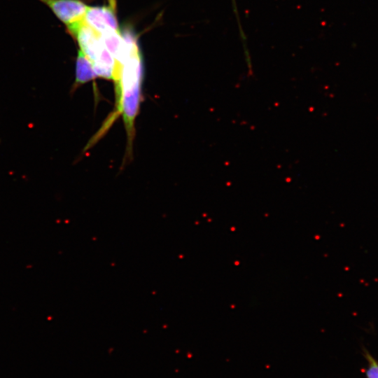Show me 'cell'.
Instances as JSON below:
<instances>
[{
    "instance_id": "6da1fadb",
    "label": "cell",
    "mask_w": 378,
    "mask_h": 378,
    "mask_svg": "<svg viewBox=\"0 0 378 378\" xmlns=\"http://www.w3.org/2000/svg\"><path fill=\"white\" fill-rule=\"evenodd\" d=\"M67 28L79 50L90 59L97 77L113 80L115 61L104 44L101 35L84 19Z\"/></svg>"
},
{
    "instance_id": "7a4b0ae2",
    "label": "cell",
    "mask_w": 378,
    "mask_h": 378,
    "mask_svg": "<svg viewBox=\"0 0 378 378\" xmlns=\"http://www.w3.org/2000/svg\"><path fill=\"white\" fill-rule=\"evenodd\" d=\"M69 27L84 19L88 6L80 0H38Z\"/></svg>"
},
{
    "instance_id": "3957f363",
    "label": "cell",
    "mask_w": 378,
    "mask_h": 378,
    "mask_svg": "<svg viewBox=\"0 0 378 378\" xmlns=\"http://www.w3.org/2000/svg\"><path fill=\"white\" fill-rule=\"evenodd\" d=\"M114 5L88 6L84 20L100 34L109 31H119Z\"/></svg>"
},
{
    "instance_id": "277c9868",
    "label": "cell",
    "mask_w": 378,
    "mask_h": 378,
    "mask_svg": "<svg viewBox=\"0 0 378 378\" xmlns=\"http://www.w3.org/2000/svg\"><path fill=\"white\" fill-rule=\"evenodd\" d=\"M97 78L90 59L80 50H78L76 59L75 80L71 92H74L80 85Z\"/></svg>"
},
{
    "instance_id": "5b68a950",
    "label": "cell",
    "mask_w": 378,
    "mask_h": 378,
    "mask_svg": "<svg viewBox=\"0 0 378 378\" xmlns=\"http://www.w3.org/2000/svg\"><path fill=\"white\" fill-rule=\"evenodd\" d=\"M368 360L366 376L368 378H378V362L368 351L365 353Z\"/></svg>"
}]
</instances>
